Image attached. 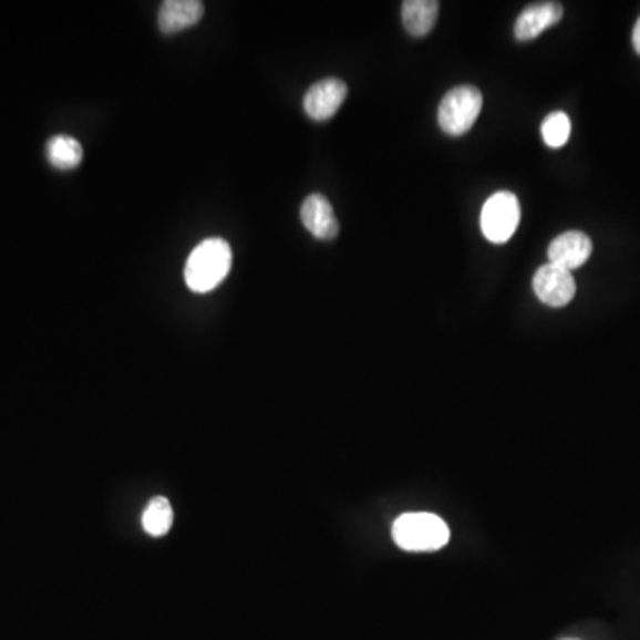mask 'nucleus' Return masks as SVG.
Listing matches in <instances>:
<instances>
[{
  "label": "nucleus",
  "instance_id": "nucleus-13",
  "mask_svg": "<svg viewBox=\"0 0 640 640\" xmlns=\"http://www.w3.org/2000/svg\"><path fill=\"white\" fill-rule=\"evenodd\" d=\"M172 525V504L166 498L157 496V498L146 505L145 513H143V528H145L146 534L154 537L166 536Z\"/></svg>",
  "mask_w": 640,
  "mask_h": 640
},
{
  "label": "nucleus",
  "instance_id": "nucleus-15",
  "mask_svg": "<svg viewBox=\"0 0 640 640\" xmlns=\"http://www.w3.org/2000/svg\"><path fill=\"white\" fill-rule=\"evenodd\" d=\"M631 41H633V49H636L637 54L640 55V17L639 20H637L636 28H633Z\"/></svg>",
  "mask_w": 640,
  "mask_h": 640
},
{
  "label": "nucleus",
  "instance_id": "nucleus-1",
  "mask_svg": "<svg viewBox=\"0 0 640 640\" xmlns=\"http://www.w3.org/2000/svg\"><path fill=\"white\" fill-rule=\"evenodd\" d=\"M231 248L225 239L214 237L198 244L185 264V283L193 292H213L231 269Z\"/></svg>",
  "mask_w": 640,
  "mask_h": 640
},
{
  "label": "nucleus",
  "instance_id": "nucleus-9",
  "mask_svg": "<svg viewBox=\"0 0 640 640\" xmlns=\"http://www.w3.org/2000/svg\"><path fill=\"white\" fill-rule=\"evenodd\" d=\"M564 8L559 2H541V4L528 6L524 13L519 14L515 25V37L519 41L536 40L541 37L546 29L554 28L562 20Z\"/></svg>",
  "mask_w": 640,
  "mask_h": 640
},
{
  "label": "nucleus",
  "instance_id": "nucleus-8",
  "mask_svg": "<svg viewBox=\"0 0 640 640\" xmlns=\"http://www.w3.org/2000/svg\"><path fill=\"white\" fill-rule=\"evenodd\" d=\"M301 221L316 239L331 240L339 235V219L334 216L330 199L322 195H310L301 207Z\"/></svg>",
  "mask_w": 640,
  "mask_h": 640
},
{
  "label": "nucleus",
  "instance_id": "nucleus-7",
  "mask_svg": "<svg viewBox=\"0 0 640 640\" xmlns=\"http://www.w3.org/2000/svg\"><path fill=\"white\" fill-rule=\"evenodd\" d=\"M592 240L582 231H566L557 239L551 240L548 248V258L554 266L562 267L566 271H575L591 258Z\"/></svg>",
  "mask_w": 640,
  "mask_h": 640
},
{
  "label": "nucleus",
  "instance_id": "nucleus-4",
  "mask_svg": "<svg viewBox=\"0 0 640 640\" xmlns=\"http://www.w3.org/2000/svg\"><path fill=\"white\" fill-rule=\"evenodd\" d=\"M519 202L509 190L495 193L487 199L481 214L484 237L493 244H505L516 234L519 225Z\"/></svg>",
  "mask_w": 640,
  "mask_h": 640
},
{
  "label": "nucleus",
  "instance_id": "nucleus-14",
  "mask_svg": "<svg viewBox=\"0 0 640 640\" xmlns=\"http://www.w3.org/2000/svg\"><path fill=\"white\" fill-rule=\"evenodd\" d=\"M541 134L546 146L562 148L571 136V122H569L568 114L557 111V113L546 116L545 122H543Z\"/></svg>",
  "mask_w": 640,
  "mask_h": 640
},
{
  "label": "nucleus",
  "instance_id": "nucleus-6",
  "mask_svg": "<svg viewBox=\"0 0 640 640\" xmlns=\"http://www.w3.org/2000/svg\"><path fill=\"white\" fill-rule=\"evenodd\" d=\"M348 99V84L340 79H322L307 91L302 105L313 122H328Z\"/></svg>",
  "mask_w": 640,
  "mask_h": 640
},
{
  "label": "nucleus",
  "instance_id": "nucleus-5",
  "mask_svg": "<svg viewBox=\"0 0 640 640\" xmlns=\"http://www.w3.org/2000/svg\"><path fill=\"white\" fill-rule=\"evenodd\" d=\"M533 287L537 299L551 308L566 307L577 292V283L571 272L554 264H545L537 269Z\"/></svg>",
  "mask_w": 640,
  "mask_h": 640
},
{
  "label": "nucleus",
  "instance_id": "nucleus-2",
  "mask_svg": "<svg viewBox=\"0 0 640 640\" xmlns=\"http://www.w3.org/2000/svg\"><path fill=\"white\" fill-rule=\"evenodd\" d=\"M393 541L406 551L440 550L451 539V530L440 516L407 513L393 524Z\"/></svg>",
  "mask_w": 640,
  "mask_h": 640
},
{
  "label": "nucleus",
  "instance_id": "nucleus-3",
  "mask_svg": "<svg viewBox=\"0 0 640 640\" xmlns=\"http://www.w3.org/2000/svg\"><path fill=\"white\" fill-rule=\"evenodd\" d=\"M483 109V93L474 86H460L443 96L437 123L448 136H463L475 125Z\"/></svg>",
  "mask_w": 640,
  "mask_h": 640
},
{
  "label": "nucleus",
  "instance_id": "nucleus-12",
  "mask_svg": "<svg viewBox=\"0 0 640 640\" xmlns=\"http://www.w3.org/2000/svg\"><path fill=\"white\" fill-rule=\"evenodd\" d=\"M84 149L78 140L70 136H54L47 143V158L58 169H73L82 163Z\"/></svg>",
  "mask_w": 640,
  "mask_h": 640
},
{
  "label": "nucleus",
  "instance_id": "nucleus-11",
  "mask_svg": "<svg viewBox=\"0 0 640 640\" xmlns=\"http://www.w3.org/2000/svg\"><path fill=\"white\" fill-rule=\"evenodd\" d=\"M440 13L436 0H406L402 4V23L411 37L424 38L433 31Z\"/></svg>",
  "mask_w": 640,
  "mask_h": 640
},
{
  "label": "nucleus",
  "instance_id": "nucleus-10",
  "mask_svg": "<svg viewBox=\"0 0 640 640\" xmlns=\"http://www.w3.org/2000/svg\"><path fill=\"white\" fill-rule=\"evenodd\" d=\"M205 6L199 0H166L158 10V29L164 34H175L195 28L204 19Z\"/></svg>",
  "mask_w": 640,
  "mask_h": 640
}]
</instances>
